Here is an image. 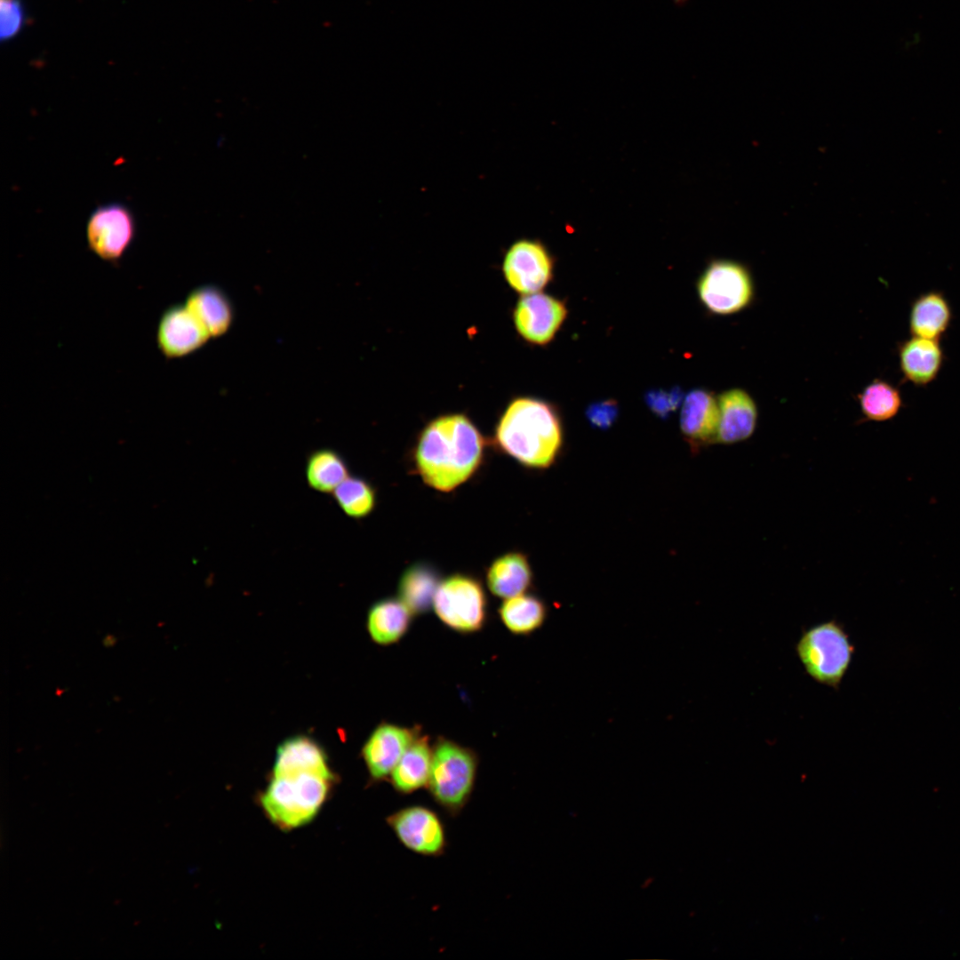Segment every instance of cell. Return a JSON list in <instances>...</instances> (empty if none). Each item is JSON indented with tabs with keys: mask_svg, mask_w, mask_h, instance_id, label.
Wrapping results in <instances>:
<instances>
[{
	"mask_svg": "<svg viewBox=\"0 0 960 960\" xmlns=\"http://www.w3.org/2000/svg\"><path fill=\"white\" fill-rule=\"evenodd\" d=\"M486 440L463 412L441 414L420 430L413 451V468L428 486L449 492L481 467Z\"/></svg>",
	"mask_w": 960,
	"mask_h": 960,
	"instance_id": "obj_1",
	"label": "cell"
},
{
	"mask_svg": "<svg viewBox=\"0 0 960 960\" xmlns=\"http://www.w3.org/2000/svg\"><path fill=\"white\" fill-rule=\"evenodd\" d=\"M492 443L502 453L525 468L546 469L561 453L564 432L560 415L550 403L532 397H513L500 413Z\"/></svg>",
	"mask_w": 960,
	"mask_h": 960,
	"instance_id": "obj_2",
	"label": "cell"
},
{
	"mask_svg": "<svg viewBox=\"0 0 960 960\" xmlns=\"http://www.w3.org/2000/svg\"><path fill=\"white\" fill-rule=\"evenodd\" d=\"M333 781L310 773L272 776L260 796V804L272 824L284 831L292 830L316 818Z\"/></svg>",
	"mask_w": 960,
	"mask_h": 960,
	"instance_id": "obj_3",
	"label": "cell"
},
{
	"mask_svg": "<svg viewBox=\"0 0 960 960\" xmlns=\"http://www.w3.org/2000/svg\"><path fill=\"white\" fill-rule=\"evenodd\" d=\"M795 650L814 682L837 691L850 668L855 647L844 626L829 620L804 628Z\"/></svg>",
	"mask_w": 960,
	"mask_h": 960,
	"instance_id": "obj_4",
	"label": "cell"
},
{
	"mask_svg": "<svg viewBox=\"0 0 960 960\" xmlns=\"http://www.w3.org/2000/svg\"><path fill=\"white\" fill-rule=\"evenodd\" d=\"M477 768L471 748L439 738L433 746L427 786L432 799L451 816L459 815L471 798Z\"/></svg>",
	"mask_w": 960,
	"mask_h": 960,
	"instance_id": "obj_5",
	"label": "cell"
},
{
	"mask_svg": "<svg viewBox=\"0 0 960 960\" xmlns=\"http://www.w3.org/2000/svg\"><path fill=\"white\" fill-rule=\"evenodd\" d=\"M702 305L712 314L730 316L750 306L755 298V284L750 269L730 259L711 260L697 282Z\"/></svg>",
	"mask_w": 960,
	"mask_h": 960,
	"instance_id": "obj_6",
	"label": "cell"
},
{
	"mask_svg": "<svg viewBox=\"0 0 960 960\" xmlns=\"http://www.w3.org/2000/svg\"><path fill=\"white\" fill-rule=\"evenodd\" d=\"M433 607L441 621L460 633H474L484 625L487 601L481 582L471 575L454 573L440 581Z\"/></svg>",
	"mask_w": 960,
	"mask_h": 960,
	"instance_id": "obj_7",
	"label": "cell"
},
{
	"mask_svg": "<svg viewBox=\"0 0 960 960\" xmlns=\"http://www.w3.org/2000/svg\"><path fill=\"white\" fill-rule=\"evenodd\" d=\"M137 225L133 212L124 204L99 205L90 214L85 228L88 248L100 259L118 262L133 244Z\"/></svg>",
	"mask_w": 960,
	"mask_h": 960,
	"instance_id": "obj_8",
	"label": "cell"
},
{
	"mask_svg": "<svg viewBox=\"0 0 960 960\" xmlns=\"http://www.w3.org/2000/svg\"><path fill=\"white\" fill-rule=\"evenodd\" d=\"M554 259L540 240L520 238L505 251L501 273L507 284L521 295L539 292L551 281Z\"/></svg>",
	"mask_w": 960,
	"mask_h": 960,
	"instance_id": "obj_9",
	"label": "cell"
},
{
	"mask_svg": "<svg viewBox=\"0 0 960 960\" xmlns=\"http://www.w3.org/2000/svg\"><path fill=\"white\" fill-rule=\"evenodd\" d=\"M386 821L400 844L409 851L425 857H439L445 852L444 824L431 808L408 805L392 812Z\"/></svg>",
	"mask_w": 960,
	"mask_h": 960,
	"instance_id": "obj_10",
	"label": "cell"
},
{
	"mask_svg": "<svg viewBox=\"0 0 960 960\" xmlns=\"http://www.w3.org/2000/svg\"><path fill=\"white\" fill-rule=\"evenodd\" d=\"M566 316L567 309L562 300L541 292L521 295L512 310L517 334L535 346L548 344Z\"/></svg>",
	"mask_w": 960,
	"mask_h": 960,
	"instance_id": "obj_11",
	"label": "cell"
},
{
	"mask_svg": "<svg viewBox=\"0 0 960 960\" xmlns=\"http://www.w3.org/2000/svg\"><path fill=\"white\" fill-rule=\"evenodd\" d=\"M418 735L416 728L390 723L380 724L362 748V756L371 780L374 782L388 780L394 767Z\"/></svg>",
	"mask_w": 960,
	"mask_h": 960,
	"instance_id": "obj_12",
	"label": "cell"
},
{
	"mask_svg": "<svg viewBox=\"0 0 960 960\" xmlns=\"http://www.w3.org/2000/svg\"><path fill=\"white\" fill-rule=\"evenodd\" d=\"M209 338L204 327L185 304L169 307L159 318L156 344L166 358L188 356L204 346Z\"/></svg>",
	"mask_w": 960,
	"mask_h": 960,
	"instance_id": "obj_13",
	"label": "cell"
},
{
	"mask_svg": "<svg viewBox=\"0 0 960 960\" xmlns=\"http://www.w3.org/2000/svg\"><path fill=\"white\" fill-rule=\"evenodd\" d=\"M719 410L717 397L712 391L697 388L684 399L680 414V429L692 451L716 443Z\"/></svg>",
	"mask_w": 960,
	"mask_h": 960,
	"instance_id": "obj_14",
	"label": "cell"
},
{
	"mask_svg": "<svg viewBox=\"0 0 960 960\" xmlns=\"http://www.w3.org/2000/svg\"><path fill=\"white\" fill-rule=\"evenodd\" d=\"M719 418L716 443L733 444L748 439L756 430L758 411L751 395L741 388L717 396Z\"/></svg>",
	"mask_w": 960,
	"mask_h": 960,
	"instance_id": "obj_15",
	"label": "cell"
},
{
	"mask_svg": "<svg viewBox=\"0 0 960 960\" xmlns=\"http://www.w3.org/2000/svg\"><path fill=\"white\" fill-rule=\"evenodd\" d=\"M898 358L903 378L916 387H925L938 377L944 352L940 340L911 336L899 344Z\"/></svg>",
	"mask_w": 960,
	"mask_h": 960,
	"instance_id": "obj_16",
	"label": "cell"
},
{
	"mask_svg": "<svg viewBox=\"0 0 960 960\" xmlns=\"http://www.w3.org/2000/svg\"><path fill=\"white\" fill-rule=\"evenodd\" d=\"M301 773L320 775L334 780L324 749L306 736H296L278 746L272 776H291Z\"/></svg>",
	"mask_w": 960,
	"mask_h": 960,
	"instance_id": "obj_17",
	"label": "cell"
},
{
	"mask_svg": "<svg viewBox=\"0 0 960 960\" xmlns=\"http://www.w3.org/2000/svg\"><path fill=\"white\" fill-rule=\"evenodd\" d=\"M952 308L940 291L921 293L911 303L908 329L911 336L940 340L952 321Z\"/></svg>",
	"mask_w": 960,
	"mask_h": 960,
	"instance_id": "obj_18",
	"label": "cell"
},
{
	"mask_svg": "<svg viewBox=\"0 0 960 960\" xmlns=\"http://www.w3.org/2000/svg\"><path fill=\"white\" fill-rule=\"evenodd\" d=\"M532 571L527 556L519 551L495 558L486 571V584L495 596L510 598L524 594L532 584Z\"/></svg>",
	"mask_w": 960,
	"mask_h": 960,
	"instance_id": "obj_19",
	"label": "cell"
},
{
	"mask_svg": "<svg viewBox=\"0 0 960 960\" xmlns=\"http://www.w3.org/2000/svg\"><path fill=\"white\" fill-rule=\"evenodd\" d=\"M432 750L427 736L414 739L390 773L388 781L395 791L401 795H410L427 788Z\"/></svg>",
	"mask_w": 960,
	"mask_h": 960,
	"instance_id": "obj_20",
	"label": "cell"
},
{
	"mask_svg": "<svg viewBox=\"0 0 960 960\" xmlns=\"http://www.w3.org/2000/svg\"><path fill=\"white\" fill-rule=\"evenodd\" d=\"M185 305L204 327L210 337L225 333L233 320V308L226 294L216 286L202 285L192 290Z\"/></svg>",
	"mask_w": 960,
	"mask_h": 960,
	"instance_id": "obj_21",
	"label": "cell"
},
{
	"mask_svg": "<svg viewBox=\"0 0 960 960\" xmlns=\"http://www.w3.org/2000/svg\"><path fill=\"white\" fill-rule=\"evenodd\" d=\"M413 614L399 598H384L373 604L367 615L371 638L381 645L399 641L408 631Z\"/></svg>",
	"mask_w": 960,
	"mask_h": 960,
	"instance_id": "obj_22",
	"label": "cell"
},
{
	"mask_svg": "<svg viewBox=\"0 0 960 960\" xmlns=\"http://www.w3.org/2000/svg\"><path fill=\"white\" fill-rule=\"evenodd\" d=\"M439 574L429 564L415 563L406 568L398 583V598L412 614H421L433 606Z\"/></svg>",
	"mask_w": 960,
	"mask_h": 960,
	"instance_id": "obj_23",
	"label": "cell"
},
{
	"mask_svg": "<svg viewBox=\"0 0 960 960\" xmlns=\"http://www.w3.org/2000/svg\"><path fill=\"white\" fill-rule=\"evenodd\" d=\"M349 476L344 457L332 448H319L311 452L305 464V477L310 489L332 494Z\"/></svg>",
	"mask_w": 960,
	"mask_h": 960,
	"instance_id": "obj_24",
	"label": "cell"
},
{
	"mask_svg": "<svg viewBox=\"0 0 960 960\" xmlns=\"http://www.w3.org/2000/svg\"><path fill=\"white\" fill-rule=\"evenodd\" d=\"M499 614L510 632L516 635H529L545 622L547 607L538 596L524 593L505 599L499 609Z\"/></svg>",
	"mask_w": 960,
	"mask_h": 960,
	"instance_id": "obj_25",
	"label": "cell"
},
{
	"mask_svg": "<svg viewBox=\"0 0 960 960\" xmlns=\"http://www.w3.org/2000/svg\"><path fill=\"white\" fill-rule=\"evenodd\" d=\"M863 420L884 422L895 418L903 406L900 389L887 380L875 379L857 396Z\"/></svg>",
	"mask_w": 960,
	"mask_h": 960,
	"instance_id": "obj_26",
	"label": "cell"
},
{
	"mask_svg": "<svg viewBox=\"0 0 960 960\" xmlns=\"http://www.w3.org/2000/svg\"><path fill=\"white\" fill-rule=\"evenodd\" d=\"M332 495L340 510L353 519L368 516L376 506L375 488L360 476L349 475Z\"/></svg>",
	"mask_w": 960,
	"mask_h": 960,
	"instance_id": "obj_27",
	"label": "cell"
},
{
	"mask_svg": "<svg viewBox=\"0 0 960 960\" xmlns=\"http://www.w3.org/2000/svg\"><path fill=\"white\" fill-rule=\"evenodd\" d=\"M684 395L679 386L669 390L653 388L644 394V401L649 410L659 419L667 420L683 404Z\"/></svg>",
	"mask_w": 960,
	"mask_h": 960,
	"instance_id": "obj_28",
	"label": "cell"
},
{
	"mask_svg": "<svg viewBox=\"0 0 960 960\" xmlns=\"http://www.w3.org/2000/svg\"><path fill=\"white\" fill-rule=\"evenodd\" d=\"M0 36L10 40L18 35L26 22L20 0H0Z\"/></svg>",
	"mask_w": 960,
	"mask_h": 960,
	"instance_id": "obj_29",
	"label": "cell"
},
{
	"mask_svg": "<svg viewBox=\"0 0 960 960\" xmlns=\"http://www.w3.org/2000/svg\"><path fill=\"white\" fill-rule=\"evenodd\" d=\"M619 412L617 401L610 398L588 404L585 410V417L591 427L606 430L616 422Z\"/></svg>",
	"mask_w": 960,
	"mask_h": 960,
	"instance_id": "obj_30",
	"label": "cell"
}]
</instances>
